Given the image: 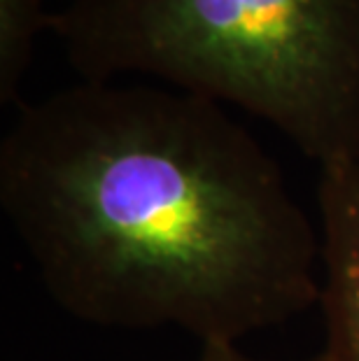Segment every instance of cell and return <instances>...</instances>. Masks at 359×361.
I'll return each instance as SVG.
<instances>
[{
	"mask_svg": "<svg viewBox=\"0 0 359 361\" xmlns=\"http://www.w3.org/2000/svg\"><path fill=\"white\" fill-rule=\"evenodd\" d=\"M0 205L61 310L238 345L320 303V228L215 101L82 82L21 107Z\"/></svg>",
	"mask_w": 359,
	"mask_h": 361,
	"instance_id": "6da1fadb",
	"label": "cell"
},
{
	"mask_svg": "<svg viewBox=\"0 0 359 361\" xmlns=\"http://www.w3.org/2000/svg\"><path fill=\"white\" fill-rule=\"evenodd\" d=\"M49 30L84 82L150 75L359 161V0H71Z\"/></svg>",
	"mask_w": 359,
	"mask_h": 361,
	"instance_id": "7a4b0ae2",
	"label": "cell"
},
{
	"mask_svg": "<svg viewBox=\"0 0 359 361\" xmlns=\"http://www.w3.org/2000/svg\"><path fill=\"white\" fill-rule=\"evenodd\" d=\"M320 310L327 361H359V161L320 166Z\"/></svg>",
	"mask_w": 359,
	"mask_h": 361,
	"instance_id": "3957f363",
	"label": "cell"
},
{
	"mask_svg": "<svg viewBox=\"0 0 359 361\" xmlns=\"http://www.w3.org/2000/svg\"><path fill=\"white\" fill-rule=\"evenodd\" d=\"M51 14L42 0H0V103H17L19 87L33 61L37 33Z\"/></svg>",
	"mask_w": 359,
	"mask_h": 361,
	"instance_id": "277c9868",
	"label": "cell"
},
{
	"mask_svg": "<svg viewBox=\"0 0 359 361\" xmlns=\"http://www.w3.org/2000/svg\"><path fill=\"white\" fill-rule=\"evenodd\" d=\"M196 361H262V359L245 355L238 345H201V352H198ZM303 361H327V359L322 352H317L315 357Z\"/></svg>",
	"mask_w": 359,
	"mask_h": 361,
	"instance_id": "5b68a950",
	"label": "cell"
}]
</instances>
